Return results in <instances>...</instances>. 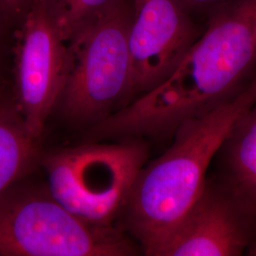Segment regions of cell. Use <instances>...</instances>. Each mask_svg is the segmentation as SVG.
Wrapping results in <instances>:
<instances>
[{
  "label": "cell",
  "mask_w": 256,
  "mask_h": 256,
  "mask_svg": "<svg viewBox=\"0 0 256 256\" xmlns=\"http://www.w3.org/2000/svg\"><path fill=\"white\" fill-rule=\"evenodd\" d=\"M55 25L68 43L120 0H43Z\"/></svg>",
  "instance_id": "obj_11"
},
{
  "label": "cell",
  "mask_w": 256,
  "mask_h": 256,
  "mask_svg": "<svg viewBox=\"0 0 256 256\" xmlns=\"http://www.w3.org/2000/svg\"><path fill=\"white\" fill-rule=\"evenodd\" d=\"M187 12L224 6L230 0H178Z\"/></svg>",
  "instance_id": "obj_13"
},
{
  "label": "cell",
  "mask_w": 256,
  "mask_h": 256,
  "mask_svg": "<svg viewBox=\"0 0 256 256\" xmlns=\"http://www.w3.org/2000/svg\"><path fill=\"white\" fill-rule=\"evenodd\" d=\"M214 176L256 225V102L246 111L220 147ZM256 245L250 252L252 256Z\"/></svg>",
  "instance_id": "obj_9"
},
{
  "label": "cell",
  "mask_w": 256,
  "mask_h": 256,
  "mask_svg": "<svg viewBox=\"0 0 256 256\" xmlns=\"http://www.w3.org/2000/svg\"><path fill=\"white\" fill-rule=\"evenodd\" d=\"M39 142L28 129L12 93L0 86V192L34 168L40 158Z\"/></svg>",
  "instance_id": "obj_10"
},
{
  "label": "cell",
  "mask_w": 256,
  "mask_h": 256,
  "mask_svg": "<svg viewBox=\"0 0 256 256\" xmlns=\"http://www.w3.org/2000/svg\"><path fill=\"white\" fill-rule=\"evenodd\" d=\"M248 10V16L250 23L252 28V32L256 41V0H244Z\"/></svg>",
  "instance_id": "obj_14"
},
{
  "label": "cell",
  "mask_w": 256,
  "mask_h": 256,
  "mask_svg": "<svg viewBox=\"0 0 256 256\" xmlns=\"http://www.w3.org/2000/svg\"><path fill=\"white\" fill-rule=\"evenodd\" d=\"M149 149L138 140L64 148L42 165L50 194L72 214L97 226H115Z\"/></svg>",
  "instance_id": "obj_4"
},
{
  "label": "cell",
  "mask_w": 256,
  "mask_h": 256,
  "mask_svg": "<svg viewBox=\"0 0 256 256\" xmlns=\"http://www.w3.org/2000/svg\"><path fill=\"white\" fill-rule=\"evenodd\" d=\"M256 245L254 221L212 176L182 220L148 256H239Z\"/></svg>",
  "instance_id": "obj_8"
},
{
  "label": "cell",
  "mask_w": 256,
  "mask_h": 256,
  "mask_svg": "<svg viewBox=\"0 0 256 256\" xmlns=\"http://www.w3.org/2000/svg\"><path fill=\"white\" fill-rule=\"evenodd\" d=\"M30 0H0V16L16 18L22 16Z\"/></svg>",
  "instance_id": "obj_12"
},
{
  "label": "cell",
  "mask_w": 256,
  "mask_h": 256,
  "mask_svg": "<svg viewBox=\"0 0 256 256\" xmlns=\"http://www.w3.org/2000/svg\"><path fill=\"white\" fill-rule=\"evenodd\" d=\"M23 180L0 192V256H129L142 252L120 227L88 223L63 207L46 185Z\"/></svg>",
  "instance_id": "obj_3"
},
{
  "label": "cell",
  "mask_w": 256,
  "mask_h": 256,
  "mask_svg": "<svg viewBox=\"0 0 256 256\" xmlns=\"http://www.w3.org/2000/svg\"><path fill=\"white\" fill-rule=\"evenodd\" d=\"M131 12L120 0L68 43L59 102L68 119L97 124L129 102Z\"/></svg>",
  "instance_id": "obj_5"
},
{
  "label": "cell",
  "mask_w": 256,
  "mask_h": 256,
  "mask_svg": "<svg viewBox=\"0 0 256 256\" xmlns=\"http://www.w3.org/2000/svg\"><path fill=\"white\" fill-rule=\"evenodd\" d=\"M200 36L178 0H134L128 102L164 82Z\"/></svg>",
  "instance_id": "obj_7"
},
{
  "label": "cell",
  "mask_w": 256,
  "mask_h": 256,
  "mask_svg": "<svg viewBox=\"0 0 256 256\" xmlns=\"http://www.w3.org/2000/svg\"><path fill=\"white\" fill-rule=\"evenodd\" d=\"M254 256H256V250L254 252Z\"/></svg>",
  "instance_id": "obj_15"
},
{
  "label": "cell",
  "mask_w": 256,
  "mask_h": 256,
  "mask_svg": "<svg viewBox=\"0 0 256 256\" xmlns=\"http://www.w3.org/2000/svg\"><path fill=\"white\" fill-rule=\"evenodd\" d=\"M256 102V75L230 101L182 124L174 131L172 146L142 168L120 220V228L146 256L198 200L220 147L238 120Z\"/></svg>",
  "instance_id": "obj_2"
},
{
  "label": "cell",
  "mask_w": 256,
  "mask_h": 256,
  "mask_svg": "<svg viewBox=\"0 0 256 256\" xmlns=\"http://www.w3.org/2000/svg\"><path fill=\"white\" fill-rule=\"evenodd\" d=\"M14 48L12 96L30 134L41 140L59 102L68 70V43L43 0H30Z\"/></svg>",
  "instance_id": "obj_6"
},
{
  "label": "cell",
  "mask_w": 256,
  "mask_h": 256,
  "mask_svg": "<svg viewBox=\"0 0 256 256\" xmlns=\"http://www.w3.org/2000/svg\"><path fill=\"white\" fill-rule=\"evenodd\" d=\"M256 75V41L244 0L210 18L172 74L93 126L102 138H162L230 101Z\"/></svg>",
  "instance_id": "obj_1"
}]
</instances>
